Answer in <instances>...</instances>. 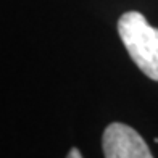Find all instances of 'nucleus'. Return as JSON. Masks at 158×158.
<instances>
[{
  "label": "nucleus",
  "mask_w": 158,
  "mask_h": 158,
  "mask_svg": "<svg viewBox=\"0 0 158 158\" xmlns=\"http://www.w3.org/2000/svg\"><path fill=\"white\" fill-rule=\"evenodd\" d=\"M118 32L129 56L145 76L158 81V29L139 11H127L118 19Z\"/></svg>",
  "instance_id": "obj_1"
},
{
  "label": "nucleus",
  "mask_w": 158,
  "mask_h": 158,
  "mask_svg": "<svg viewBox=\"0 0 158 158\" xmlns=\"http://www.w3.org/2000/svg\"><path fill=\"white\" fill-rule=\"evenodd\" d=\"M103 155L106 158H150L148 145L140 134L123 123H111L106 126L102 137Z\"/></svg>",
  "instance_id": "obj_2"
},
{
  "label": "nucleus",
  "mask_w": 158,
  "mask_h": 158,
  "mask_svg": "<svg viewBox=\"0 0 158 158\" xmlns=\"http://www.w3.org/2000/svg\"><path fill=\"white\" fill-rule=\"evenodd\" d=\"M81 152H79L77 148H71L69 150V153H68V158H81Z\"/></svg>",
  "instance_id": "obj_3"
}]
</instances>
